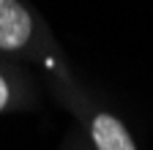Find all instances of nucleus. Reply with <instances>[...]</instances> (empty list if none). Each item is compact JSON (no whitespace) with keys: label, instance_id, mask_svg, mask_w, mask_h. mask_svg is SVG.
<instances>
[{"label":"nucleus","instance_id":"f257e3e1","mask_svg":"<svg viewBox=\"0 0 153 150\" xmlns=\"http://www.w3.org/2000/svg\"><path fill=\"white\" fill-rule=\"evenodd\" d=\"M30 14L16 0H0V49L14 52L22 49L30 38Z\"/></svg>","mask_w":153,"mask_h":150},{"label":"nucleus","instance_id":"f03ea898","mask_svg":"<svg viewBox=\"0 0 153 150\" xmlns=\"http://www.w3.org/2000/svg\"><path fill=\"white\" fill-rule=\"evenodd\" d=\"M90 134H93L96 150H137L134 142H131V137H128V131L123 128V123L118 117L107 115V112L93 117Z\"/></svg>","mask_w":153,"mask_h":150},{"label":"nucleus","instance_id":"7ed1b4c3","mask_svg":"<svg viewBox=\"0 0 153 150\" xmlns=\"http://www.w3.org/2000/svg\"><path fill=\"white\" fill-rule=\"evenodd\" d=\"M6 104H8V82L0 77V109H6Z\"/></svg>","mask_w":153,"mask_h":150}]
</instances>
